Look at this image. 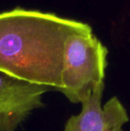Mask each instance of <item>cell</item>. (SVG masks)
<instances>
[{
    "mask_svg": "<svg viewBox=\"0 0 130 131\" xmlns=\"http://www.w3.org/2000/svg\"><path fill=\"white\" fill-rule=\"evenodd\" d=\"M88 31L87 23L49 13H0V73L61 92L66 40Z\"/></svg>",
    "mask_w": 130,
    "mask_h": 131,
    "instance_id": "cell-1",
    "label": "cell"
},
{
    "mask_svg": "<svg viewBox=\"0 0 130 131\" xmlns=\"http://www.w3.org/2000/svg\"><path fill=\"white\" fill-rule=\"evenodd\" d=\"M108 50L92 31L72 34L65 43L61 92L73 104H82L104 84Z\"/></svg>",
    "mask_w": 130,
    "mask_h": 131,
    "instance_id": "cell-2",
    "label": "cell"
},
{
    "mask_svg": "<svg viewBox=\"0 0 130 131\" xmlns=\"http://www.w3.org/2000/svg\"><path fill=\"white\" fill-rule=\"evenodd\" d=\"M50 88L0 73V131H16L30 113L45 106L43 95Z\"/></svg>",
    "mask_w": 130,
    "mask_h": 131,
    "instance_id": "cell-3",
    "label": "cell"
},
{
    "mask_svg": "<svg viewBox=\"0 0 130 131\" xmlns=\"http://www.w3.org/2000/svg\"><path fill=\"white\" fill-rule=\"evenodd\" d=\"M104 84L94 90L91 96L82 103L78 115L68 119L63 131H124L129 118L125 106L117 96H112L102 106Z\"/></svg>",
    "mask_w": 130,
    "mask_h": 131,
    "instance_id": "cell-4",
    "label": "cell"
}]
</instances>
